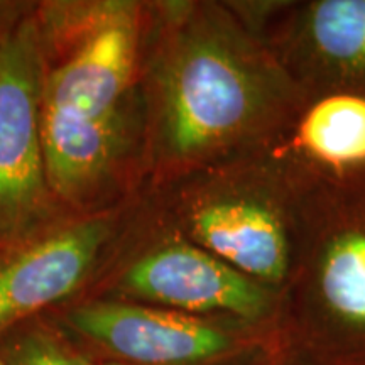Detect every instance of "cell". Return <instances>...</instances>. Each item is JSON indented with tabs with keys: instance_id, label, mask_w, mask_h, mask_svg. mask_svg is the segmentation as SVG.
Masks as SVG:
<instances>
[{
	"instance_id": "4fadbf2b",
	"label": "cell",
	"mask_w": 365,
	"mask_h": 365,
	"mask_svg": "<svg viewBox=\"0 0 365 365\" xmlns=\"http://www.w3.org/2000/svg\"><path fill=\"white\" fill-rule=\"evenodd\" d=\"M0 365H6V362H4V359H2V355H0Z\"/></svg>"
},
{
	"instance_id": "5bb4252c",
	"label": "cell",
	"mask_w": 365,
	"mask_h": 365,
	"mask_svg": "<svg viewBox=\"0 0 365 365\" xmlns=\"http://www.w3.org/2000/svg\"><path fill=\"white\" fill-rule=\"evenodd\" d=\"M102 365H120V364H113V362H108V364H102Z\"/></svg>"
},
{
	"instance_id": "7c38bea8",
	"label": "cell",
	"mask_w": 365,
	"mask_h": 365,
	"mask_svg": "<svg viewBox=\"0 0 365 365\" xmlns=\"http://www.w3.org/2000/svg\"><path fill=\"white\" fill-rule=\"evenodd\" d=\"M267 365H303L299 362L298 359H294L293 355L291 354H284V355H281L279 359H276V360H272V362H269Z\"/></svg>"
},
{
	"instance_id": "6da1fadb",
	"label": "cell",
	"mask_w": 365,
	"mask_h": 365,
	"mask_svg": "<svg viewBox=\"0 0 365 365\" xmlns=\"http://www.w3.org/2000/svg\"><path fill=\"white\" fill-rule=\"evenodd\" d=\"M299 98L228 2L153 4L144 65L150 188L259 153Z\"/></svg>"
},
{
	"instance_id": "ba28073f",
	"label": "cell",
	"mask_w": 365,
	"mask_h": 365,
	"mask_svg": "<svg viewBox=\"0 0 365 365\" xmlns=\"http://www.w3.org/2000/svg\"><path fill=\"white\" fill-rule=\"evenodd\" d=\"M301 93L365 97V0L228 2Z\"/></svg>"
},
{
	"instance_id": "8fae6325",
	"label": "cell",
	"mask_w": 365,
	"mask_h": 365,
	"mask_svg": "<svg viewBox=\"0 0 365 365\" xmlns=\"http://www.w3.org/2000/svg\"><path fill=\"white\" fill-rule=\"evenodd\" d=\"M16 328L0 350L6 365H93L51 328Z\"/></svg>"
},
{
	"instance_id": "277c9868",
	"label": "cell",
	"mask_w": 365,
	"mask_h": 365,
	"mask_svg": "<svg viewBox=\"0 0 365 365\" xmlns=\"http://www.w3.org/2000/svg\"><path fill=\"white\" fill-rule=\"evenodd\" d=\"M303 202V247L281 293L286 350L303 365H365V196Z\"/></svg>"
},
{
	"instance_id": "8992f818",
	"label": "cell",
	"mask_w": 365,
	"mask_h": 365,
	"mask_svg": "<svg viewBox=\"0 0 365 365\" xmlns=\"http://www.w3.org/2000/svg\"><path fill=\"white\" fill-rule=\"evenodd\" d=\"M134 252L113 282L115 299L195 317L279 327L281 294L235 271L168 225L150 205Z\"/></svg>"
},
{
	"instance_id": "30bf717a",
	"label": "cell",
	"mask_w": 365,
	"mask_h": 365,
	"mask_svg": "<svg viewBox=\"0 0 365 365\" xmlns=\"http://www.w3.org/2000/svg\"><path fill=\"white\" fill-rule=\"evenodd\" d=\"M112 217L41 230L0 255V335L75 293L113 237Z\"/></svg>"
},
{
	"instance_id": "9c48e42d",
	"label": "cell",
	"mask_w": 365,
	"mask_h": 365,
	"mask_svg": "<svg viewBox=\"0 0 365 365\" xmlns=\"http://www.w3.org/2000/svg\"><path fill=\"white\" fill-rule=\"evenodd\" d=\"M301 200L365 196V97L301 93L291 115L255 153Z\"/></svg>"
},
{
	"instance_id": "3957f363",
	"label": "cell",
	"mask_w": 365,
	"mask_h": 365,
	"mask_svg": "<svg viewBox=\"0 0 365 365\" xmlns=\"http://www.w3.org/2000/svg\"><path fill=\"white\" fill-rule=\"evenodd\" d=\"M153 190L159 217L235 271L282 293L298 266L304 202L252 156Z\"/></svg>"
},
{
	"instance_id": "5b68a950",
	"label": "cell",
	"mask_w": 365,
	"mask_h": 365,
	"mask_svg": "<svg viewBox=\"0 0 365 365\" xmlns=\"http://www.w3.org/2000/svg\"><path fill=\"white\" fill-rule=\"evenodd\" d=\"M68 330L120 365H267L284 355L279 327L203 318L124 299L68 309Z\"/></svg>"
},
{
	"instance_id": "7a4b0ae2",
	"label": "cell",
	"mask_w": 365,
	"mask_h": 365,
	"mask_svg": "<svg viewBox=\"0 0 365 365\" xmlns=\"http://www.w3.org/2000/svg\"><path fill=\"white\" fill-rule=\"evenodd\" d=\"M153 4H65L39 22L46 51L41 139L53 196L83 203L144 176V65Z\"/></svg>"
},
{
	"instance_id": "52a82bcc",
	"label": "cell",
	"mask_w": 365,
	"mask_h": 365,
	"mask_svg": "<svg viewBox=\"0 0 365 365\" xmlns=\"http://www.w3.org/2000/svg\"><path fill=\"white\" fill-rule=\"evenodd\" d=\"M44 48L39 21L0 34V244L39 234L53 193L41 139Z\"/></svg>"
}]
</instances>
